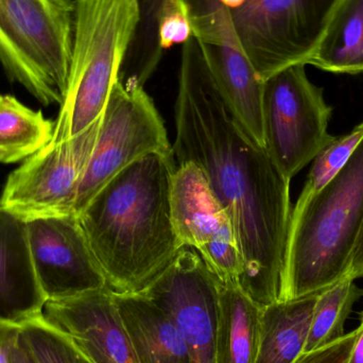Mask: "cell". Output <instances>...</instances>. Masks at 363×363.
<instances>
[{
    "label": "cell",
    "instance_id": "obj_1",
    "mask_svg": "<svg viewBox=\"0 0 363 363\" xmlns=\"http://www.w3.org/2000/svg\"><path fill=\"white\" fill-rule=\"evenodd\" d=\"M174 114L177 164L203 172L234 225L242 258L239 287L262 307L281 300L290 180L230 110L194 36L182 45Z\"/></svg>",
    "mask_w": 363,
    "mask_h": 363
},
{
    "label": "cell",
    "instance_id": "obj_2",
    "mask_svg": "<svg viewBox=\"0 0 363 363\" xmlns=\"http://www.w3.org/2000/svg\"><path fill=\"white\" fill-rule=\"evenodd\" d=\"M174 150L138 160L78 213L89 245L116 294H142L185 247L174 232Z\"/></svg>",
    "mask_w": 363,
    "mask_h": 363
},
{
    "label": "cell",
    "instance_id": "obj_3",
    "mask_svg": "<svg viewBox=\"0 0 363 363\" xmlns=\"http://www.w3.org/2000/svg\"><path fill=\"white\" fill-rule=\"evenodd\" d=\"M363 223V142L345 167L292 209L281 300L319 294L347 277Z\"/></svg>",
    "mask_w": 363,
    "mask_h": 363
},
{
    "label": "cell",
    "instance_id": "obj_4",
    "mask_svg": "<svg viewBox=\"0 0 363 363\" xmlns=\"http://www.w3.org/2000/svg\"><path fill=\"white\" fill-rule=\"evenodd\" d=\"M138 21V0H76L69 77L52 140L74 138L100 118Z\"/></svg>",
    "mask_w": 363,
    "mask_h": 363
},
{
    "label": "cell",
    "instance_id": "obj_5",
    "mask_svg": "<svg viewBox=\"0 0 363 363\" xmlns=\"http://www.w3.org/2000/svg\"><path fill=\"white\" fill-rule=\"evenodd\" d=\"M76 0H0V63L40 104L67 89Z\"/></svg>",
    "mask_w": 363,
    "mask_h": 363
},
{
    "label": "cell",
    "instance_id": "obj_6",
    "mask_svg": "<svg viewBox=\"0 0 363 363\" xmlns=\"http://www.w3.org/2000/svg\"><path fill=\"white\" fill-rule=\"evenodd\" d=\"M342 0H245L230 10L243 52L262 81L307 65Z\"/></svg>",
    "mask_w": 363,
    "mask_h": 363
},
{
    "label": "cell",
    "instance_id": "obj_7",
    "mask_svg": "<svg viewBox=\"0 0 363 363\" xmlns=\"http://www.w3.org/2000/svg\"><path fill=\"white\" fill-rule=\"evenodd\" d=\"M305 66L277 72L264 81L262 89L264 148L290 181L335 138L328 133L332 106Z\"/></svg>",
    "mask_w": 363,
    "mask_h": 363
},
{
    "label": "cell",
    "instance_id": "obj_8",
    "mask_svg": "<svg viewBox=\"0 0 363 363\" xmlns=\"http://www.w3.org/2000/svg\"><path fill=\"white\" fill-rule=\"evenodd\" d=\"M167 131L143 87L127 89L117 81L101 115L91 161L79 186L74 213L115 176L151 153L172 150Z\"/></svg>",
    "mask_w": 363,
    "mask_h": 363
},
{
    "label": "cell",
    "instance_id": "obj_9",
    "mask_svg": "<svg viewBox=\"0 0 363 363\" xmlns=\"http://www.w3.org/2000/svg\"><path fill=\"white\" fill-rule=\"evenodd\" d=\"M101 116L69 140H51L6 180L0 206L25 221L76 215L79 186L91 161Z\"/></svg>",
    "mask_w": 363,
    "mask_h": 363
},
{
    "label": "cell",
    "instance_id": "obj_10",
    "mask_svg": "<svg viewBox=\"0 0 363 363\" xmlns=\"http://www.w3.org/2000/svg\"><path fill=\"white\" fill-rule=\"evenodd\" d=\"M170 200L172 224L181 245L196 249L220 283L239 285L242 258L234 225L194 164L178 166Z\"/></svg>",
    "mask_w": 363,
    "mask_h": 363
},
{
    "label": "cell",
    "instance_id": "obj_11",
    "mask_svg": "<svg viewBox=\"0 0 363 363\" xmlns=\"http://www.w3.org/2000/svg\"><path fill=\"white\" fill-rule=\"evenodd\" d=\"M27 224L34 271L46 302L108 288L78 216L40 218Z\"/></svg>",
    "mask_w": 363,
    "mask_h": 363
},
{
    "label": "cell",
    "instance_id": "obj_12",
    "mask_svg": "<svg viewBox=\"0 0 363 363\" xmlns=\"http://www.w3.org/2000/svg\"><path fill=\"white\" fill-rule=\"evenodd\" d=\"M142 294L174 318L187 343L189 363H216L219 281L200 256L184 249Z\"/></svg>",
    "mask_w": 363,
    "mask_h": 363
},
{
    "label": "cell",
    "instance_id": "obj_13",
    "mask_svg": "<svg viewBox=\"0 0 363 363\" xmlns=\"http://www.w3.org/2000/svg\"><path fill=\"white\" fill-rule=\"evenodd\" d=\"M43 318L93 363H140L108 288L47 301Z\"/></svg>",
    "mask_w": 363,
    "mask_h": 363
},
{
    "label": "cell",
    "instance_id": "obj_14",
    "mask_svg": "<svg viewBox=\"0 0 363 363\" xmlns=\"http://www.w3.org/2000/svg\"><path fill=\"white\" fill-rule=\"evenodd\" d=\"M45 303L32 262L27 221L0 206V320L23 325L43 315Z\"/></svg>",
    "mask_w": 363,
    "mask_h": 363
},
{
    "label": "cell",
    "instance_id": "obj_15",
    "mask_svg": "<svg viewBox=\"0 0 363 363\" xmlns=\"http://www.w3.org/2000/svg\"><path fill=\"white\" fill-rule=\"evenodd\" d=\"M113 296L140 363H189L187 343L166 309L145 294Z\"/></svg>",
    "mask_w": 363,
    "mask_h": 363
},
{
    "label": "cell",
    "instance_id": "obj_16",
    "mask_svg": "<svg viewBox=\"0 0 363 363\" xmlns=\"http://www.w3.org/2000/svg\"><path fill=\"white\" fill-rule=\"evenodd\" d=\"M200 45L222 97L243 127L264 147L262 131L264 81L243 52L240 43L218 46L201 43Z\"/></svg>",
    "mask_w": 363,
    "mask_h": 363
},
{
    "label": "cell",
    "instance_id": "obj_17",
    "mask_svg": "<svg viewBox=\"0 0 363 363\" xmlns=\"http://www.w3.org/2000/svg\"><path fill=\"white\" fill-rule=\"evenodd\" d=\"M262 313L239 285L219 281L216 363H256Z\"/></svg>",
    "mask_w": 363,
    "mask_h": 363
},
{
    "label": "cell",
    "instance_id": "obj_18",
    "mask_svg": "<svg viewBox=\"0 0 363 363\" xmlns=\"http://www.w3.org/2000/svg\"><path fill=\"white\" fill-rule=\"evenodd\" d=\"M320 294V292H319ZM262 307L256 363H296L304 354L318 294Z\"/></svg>",
    "mask_w": 363,
    "mask_h": 363
},
{
    "label": "cell",
    "instance_id": "obj_19",
    "mask_svg": "<svg viewBox=\"0 0 363 363\" xmlns=\"http://www.w3.org/2000/svg\"><path fill=\"white\" fill-rule=\"evenodd\" d=\"M307 65L334 74L363 72V0H342Z\"/></svg>",
    "mask_w": 363,
    "mask_h": 363
},
{
    "label": "cell",
    "instance_id": "obj_20",
    "mask_svg": "<svg viewBox=\"0 0 363 363\" xmlns=\"http://www.w3.org/2000/svg\"><path fill=\"white\" fill-rule=\"evenodd\" d=\"M55 123L10 95H0V164L16 163L51 142Z\"/></svg>",
    "mask_w": 363,
    "mask_h": 363
},
{
    "label": "cell",
    "instance_id": "obj_21",
    "mask_svg": "<svg viewBox=\"0 0 363 363\" xmlns=\"http://www.w3.org/2000/svg\"><path fill=\"white\" fill-rule=\"evenodd\" d=\"M140 21L118 74L125 89H144L164 55L160 46L159 17L165 0H138Z\"/></svg>",
    "mask_w": 363,
    "mask_h": 363
},
{
    "label": "cell",
    "instance_id": "obj_22",
    "mask_svg": "<svg viewBox=\"0 0 363 363\" xmlns=\"http://www.w3.org/2000/svg\"><path fill=\"white\" fill-rule=\"evenodd\" d=\"M362 296V288L347 275L322 290L313 307L304 353L328 347L345 337V322Z\"/></svg>",
    "mask_w": 363,
    "mask_h": 363
},
{
    "label": "cell",
    "instance_id": "obj_23",
    "mask_svg": "<svg viewBox=\"0 0 363 363\" xmlns=\"http://www.w3.org/2000/svg\"><path fill=\"white\" fill-rule=\"evenodd\" d=\"M363 142V121L345 135L335 138L313 161L311 172L296 205L311 200L324 186L328 185Z\"/></svg>",
    "mask_w": 363,
    "mask_h": 363
},
{
    "label": "cell",
    "instance_id": "obj_24",
    "mask_svg": "<svg viewBox=\"0 0 363 363\" xmlns=\"http://www.w3.org/2000/svg\"><path fill=\"white\" fill-rule=\"evenodd\" d=\"M21 330L38 363H93L43 315L23 324Z\"/></svg>",
    "mask_w": 363,
    "mask_h": 363
},
{
    "label": "cell",
    "instance_id": "obj_25",
    "mask_svg": "<svg viewBox=\"0 0 363 363\" xmlns=\"http://www.w3.org/2000/svg\"><path fill=\"white\" fill-rule=\"evenodd\" d=\"M192 36L189 14L183 0H165L159 17V40L165 52L174 45H183Z\"/></svg>",
    "mask_w": 363,
    "mask_h": 363
},
{
    "label": "cell",
    "instance_id": "obj_26",
    "mask_svg": "<svg viewBox=\"0 0 363 363\" xmlns=\"http://www.w3.org/2000/svg\"><path fill=\"white\" fill-rule=\"evenodd\" d=\"M356 335V330L347 333L345 337L328 347L303 354L296 363H347L355 343Z\"/></svg>",
    "mask_w": 363,
    "mask_h": 363
},
{
    "label": "cell",
    "instance_id": "obj_27",
    "mask_svg": "<svg viewBox=\"0 0 363 363\" xmlns=\"http://www.w3.org/2000/svg\"><path fill=\"white\" fill-rule=\"evenodd\" d=\"M19 334L21 326L0 320V363H11Z\"/></svg>",
    "mask_w": 363,
    "mask_h": 363
},
{
    "label": "cell",
    "instance_id": "obj_28",
    "mask_svg": "<svg viewBox=\"0 0 363 363\" xmlns=\"http://www.w3.org/2000/svg\"><path fill=\"white\" fill-rule=\"evenodd\" d=\"M347 277L353 279H363V223L352 255Z\"/></svg>",
    "mask_w": 363,
    "mask_h": 363
},
{
    "label": "cell",
    "instance_id": "obj_29",
    "mask_svg": "<svg viewBox=\"0 0 363 363\" xmlns=\"http://www.w3.org/2000/svg\"><path fill=\"white\" fill-rule=\"evenodd\" d=\"M11 363H38L36 358L34 357L29 345L26 341L25 337L21 334V330L16 345L13 349Z\"/></svg>",
    "mask_w": 363,
    "mask_h": 363
},
{
    "label": "cell",
    "instance_id": "obj_30",
    "mask_svg": "<svg viewBox=\"0 0 363 363\" xmlns=\"http://www.w3.org/2000/svg\"><path fill=\"white\" fill-rule=\"evenodd\" d=\"M356 335L355 343L352 349L351 356H350L347 363H363V311L360 315V324Z\"/></svg>",
    "mask_w": 363,
    "mask_h": 363
},
{
    "label": "cell",
    "instance_id": "obj_31",
    "mask_svg": "<svg viewBox=\"0 0 363 363\" xmlns=\"http://www.w3.org/2000/svg\"><path fill=\"white\" fill-rule=\"evenodd\" d=\"M245 1V0H221L222 4H224V6H228L230 10H232V9L237 8V6H240L242 2Z\"/></svg>",
    "mask_w": 363,
    "mask_h": 363
}]
</instances>
